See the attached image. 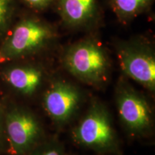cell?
I'll use <instances>...</instances> for the list:
<instances>
[{
    "mask_svg": "<svg viewBox=\"0 0 155 155\" xmlns=\"http://www.w3.org/2000/svg\"><path fill=\"white\" fill-rule=\"evenodd\" d=\"M63 64L71 74L91 86H102L109 76L107 55L99 45L92 40L71 46L64 55Z\"/></svg>",
    "mask_w": 155,
    "mask_h": 155,
    "instance_id": "6da1fadb",
    "label": "cell"
},
{
    "mask_svg": "<svg viewBox=\"0 0 155 155\" xmlns=\"http://www.w3.org/2000/svg\"><path fill=\"white\" fill-rule=\"evenodd\" d=\"M105 106L94 101L73 130V138L79 144L103 153L118 151L119 143Z\"/></svg>",
    "mask_w": 155,
    "mask_h": 155,
    "instance_id": "7a4b0ae2",
    "label": "cell"
},
{
    "mask_svg": "<svg viewBox=\"0 0 155 155\" xmlns=\"http://www.w3.org/2000/svg\"><path fill=\"white\" fill-rule=\"evenodd\" d=\"M116 100L120 119L129 133L143 136L150 132L152 128V111L142 95L121 82L116 89Z\"/></svg>",
    "mask_w": 155,
    "mask_h": 155,
    "instance_id": "3957f363",
    "label": "cell"
},
{
    "mask_svg": "<svg viewBox=\"0 0 155 155\" xmlns=\"http://www.w3.org/2000/svg\"><path fill=\"white\" fill-rule=\"evenodd\" d=\"M120 67L124 74L150 91L155 89V59L152 52L139 45H127L118 53Z\"/></svg>",
    "mask_w": 155,
    "mask_h": 155,
    "instance_id": "277c9868",
    "label": "cell"
},
{
    "mask_svg": "<svg viewBox=\"0 0 155 155\" xmlns=\"http://www.w3.org/2000/svg\"><path fill=\"white\" fill-rule=\"evenodd\" d=\"M81 101L80 91L71 83L63 81L52 83L43 98L46 112L58 124L67 123L71 119Z\"/></svg>",
    "mask_w": 155,
    "mask_h": 155,
    "instance_id": "5b68a950",
    "label": "cell"
},
{
    "mask_svg": "<svg viewBox=\"0 0 155 155\" xmlns=\"http://www.w3.org/2000/svg\"><path fill=\"white\" fill-rule=\"evenodd\" d=\"M6 128L12 148L17 154L30 150L42 136L40 122L33 114L25 110L15 109L9 112Z\"/></svg>",
    "mask_w": 155,
    "mask_h": 155,
    "instance_id": "8992f818",
    "label": "cell"
},
{
    "mask_svg": "<svg viewBox=\"0 0 155 155\" xmlns=\"http://www.w3.org/2000/svg\"><path fill=\"white\" fill-rule=\"evenodd\" d=\"M53 37V30L47 25L32 19L25 20L15 28L5 52L11 56L32 53L45 46Z\"/></svg>",
    "mask_w": 155,
    "mask_h": 155,
    "instance_id": "52a82bcc",
    "label": "cell"
},
{
    "mask_svg": "<svg viewBox=\"0 0 155 155\" xmlns=\"http://www.w3.org/2000/svg\"><path fill=\"white\" fill-rule=\"evenodd\" d=\"M43 74L35 67H16L7 71L6 78L11 86L26 95H31L40 86Z\"/></svg>",
    "mask_w": 155,
    "mask_h": 155,
    "instance_id": "ba28073f",
    "label": "cell"
},
{
    "mask_svg": "<svg viewBox=\"0 0 155 155\" xmlns=\"http://www.w3.org/2000/svg\"><path fill=\"white\" fill-rule=\"evenodd\" d=\"M96 0H61L63 19L71 25H80L92 17Z\"/></svg>",
    "mask_w": 155,
    "mask_h": 155,
    "instance_id": "9c48e42d",
    "label": "cell"
},
{
    "mask_svg": "<svg viewBox=\"0 0 155 155\" xmlns=\"http://www.w3.org/2000/svg\"><path fill=\"white\" fill-rule=\"evenodd\" d=\"M150 2L151 0H114V6L118 15L129 17L137 15Z\"/></svg>",
    "mask_w": 155,
    "mask_h": 155,
    "instance_id": "30bf717a",
    "label": "cell"
},
{
    "mask_svg": "<svg viewBox=\"0 0 155 155\" xmlns=\"http://www.w3.org/2000/svg\"><path fill=\"white\" fill-rule=\"evenodd\" d=\"M33 155H63V149L59 142L51 141L42 144Z\"/></svg>",
    "mask_w": 155,
    "mask_h": 155,
    "instance_id": "8fae6325",
    "label": "cell"
},
{
    "mask_svg": "<svg viewBox=\"0 0 155 155\" xmlns=\"http://www.w3.org/2000/svg\"><path fill=\"white\" fill-rule=\"evenodd\" d=\"M8 11V0H0V23L3 22Z\"/></svg>",
    "mask_w": 155,
    "mask_h": 155,
    "instance_id": "7c38bea8",
    "label": "cell"
},
{
    "mask_svg": "<svg viewBox=\"0 0 155 155\" xmlns=\"http://www.w3.org/2000/svg\"><path fill=\"white\" fill-rule=\"evenodd\" d=\"M32 6L35 7H43L47 5L51 0H26Z\"/></svg>",
    "mask_w": 155,
    "mask_h": 155,
    "instance_id": "4fadbf2b",
    "label": "cell"
},
{
    "mask_svg": "<svg viewBox=\"0 0 155 155\" xmlns=\"http://www.w3.org/2000/svg\"><path fill=\"white\" fill-rule=\"evenodd\" d=\"M0 129H1V119H0Z\"/></svg>",
    "mask_w": 155,
    "mask_h": 155,
    "instance_id": "5bb4252c",
    "label": "cell"
}]
</instances>
